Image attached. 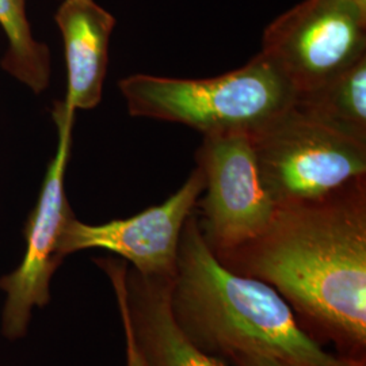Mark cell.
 <instances>
[{
  "label": "cell",
  "instance_id": "obj_1",
  "mask_svg": "<svg viewBox=\"0 0 366 366\" xmlns=\"http://www.w3.org/2000/svg\"><path fill=\"white\" fill-rule=\"evenodd\" d=\"M217 259L270 285L314 340L365 362L366 177L327 196L278 204L261 236Z\"/></svg>",
  "mask_w": 366,
  "mask_h": 366
},
{
  "label": "cell",
  "instance_id": "obj_2",
  "mask_svg": "<svg viewBox=\"0 0 366 366\" xmlns=\"http://www.w3.org/2000/svg\"><path fill=\"white\" fill-rule=\"evenodd\" d=\"M170 308L183 334L219 358L261 354L297 366H365L326 352L270 285L227 269L205 242L194 212L179 240Z\"/></svg>",
  "mask_w": 366,
  "mask_h": 366
},
{
  "label": "cell",
  "instance_id": "obj_3",
  "mask_svg": "<svg viewBox=\"0 0 366 366\" xmlns=\"http://www.w3.org/2000/svg\"><path fill=\"white\" fill-rule=\"evenodd\" d=\"M118 89L132 117L181 124L202 136L252 133L288 110L296 92L261 52L219 76L169 78L134 74Z\"/></svg>",
  "mask_w": 366,
  "mask_h": 366
},
{
  "label": "cell",
  "instance_id": "obj_4",
  "mask_svg": "<svg viewBox=\"0 0 366 366\" xmlns=\"http://www.w3.org/2000/svg\"><path fill=\"white\" fill-rule=\"evenodd\" d=\"M249 139L277 204L327 196L366 177V145L295 105L249 133Z\"/></svg>",
  "mask_w": 366,
  "mask_h": 366
},
{
  "label": "cell",
  "instance_id": "obj_5",
  "mask_svg": "<svg viewBox=\"0 0 366 366\" xmlns=\"http://www.w3.org/2000/svg\"><path fill=\"white\" fill-rule=\"evenodd\" d=\"M196 160L205 177L197 220L210 249L222 257L261 236L278 204L262 178L249 133L204 136Z\"/></svg>",
  "mask_w": 366,
  "mask_h": 366
},
{
  "label": "cell",
  "instance_id": "obj_6",
  "mask_svg": "<svg viewBox=\"0 0 366 366\" xmlns=\"http://www.w3.org/2000/svg\"><path fill=\"white\" fill-rule=\"evenodd\" d=\"M52 116L57 148L24 229L26 249L18 267L0 278V290L6 295L1 334L10 340L25 337L33 311L44 308L51 300V281L63 262L59 242L66 222L75 216L66 198V174L76 113L69 112L63 101H57Z\"/></svg>",
  "mask_w": 366,
  "mask_h": 366
},
{
  "label": "cell",
  "instance_id": "obj_7",
  "mask_svg": "<svg viewBox=\"0 0 366 366\" xmlns=\"http://www.w3.org/2000/svg\"><path fill=\"white\" fill-rule=\"evenodd\" d=\"M264 54L300 95L366 54V14L346 0H302L262 34Z\"/></svg>",
  "mask_w": 366,
  "mask_h": 366
},
{
  "label": "cell",
  "instance_id": "obj_8",
  "mask_svg": "<svg viewBox=\"0 0 366 366\" xmlns=\"http://www.w3.org/2000/svg\"><path fill=\"white\" fill-rule=\"evenodd\" d=\"M204 189L205 177L197 166L164 202L132 217L87 224L72 216L60 237L59 254L64 259L83 249H105L132 263L137 274L172 281L183 227L196 209Z\"/></svg>",
  "mask_w": 366,
  "mask_h": 366
},
{
  "label": "cell",
  "instance_id": "obj_9",
  "mask_svg": "<svg viewBox=\"0 0 366 366\" xmlns=\"http://www.w3.org/2000/svg\"><path fill=\"white\" fill-rule=\"evenodd\" d=\"M95 262L109 277L116 299L125 307L145 366H228L219 357L198 349L174 320L170 308L174 280L129 273L127 262L119 259Z\"/></svg>",
  "mask_w": 366,
  "mask_h": 366
},
{
  "label": "cell",
  "instance_id": "obj_10",
  "mask_svg": "<svg viewBox=\"0 0 366 366\" xmlns=\"http://www.w3.org/2000/svg\"><path fill=\"white\" fill-rule=\"evenodd\" d=\"M54 22L61 34L66 59L63 104L74 113L92 110L102 101L109 46L117 21L95 0H61Z\"/></svg>",
  "mask_w": 366,
  "mask_h": 366
},
{
  "label": "cell",
  "instance_id": "obj_11",
  "mask_svg": "<svg viewBox=\"0 0 366 366\" xmlns=\"http://www.w3.org/2000/svg\"><path fill=\"white\" fill-rule=\"evenodd\" d=\"M293 105L366 145V54L320 86L296 95Z\"/></svg>",
  "mask_w": 366,
  "mask_h": 366
},
{
  "label": "cell",
  "instance_id": "obj_12",
  "mask_svg": "<svg viewBox=\"0 0 366 366\" xmlns=\"http://www.w3.org/2000/svg\"><path fill=\"white\" fill-rule=\"evenodd\" d=\"M26 1L0 0V27L7 39L0 66L34 94H41L51 81V52L48 45L33 34Z\"/></svg>",
  "mask_w": 366,
  "mask_h": 366
},
{
  "label": "cell",
  "instance_id": "obj_13",
  "mask_svg": "<svg viewBox=\"0 0 366 366\" xmlns=\"http://www.w3.org/2000/svg\"><path fill=\"white\" fill-rule=\"evenodd\" d=\"M118 310L121 315V322H122V328H124V337H125V349H127V366H145L144 361L140 355V352L137 349L136 340L132 332L131 323L128 319V315L125 311L124 304L117 299Z\"/></svg>",
  "mask_w": 366,
  "mask_h": 366
},
{
  "label": "cell",
  "instance_id": "obj_14",
  "mask_svg": "<svg viewBox=\"0 0 366 366\" xmlns=\"http://www.w3.org/2000/svg\"><path fill=\"white\" fill-rule=\"evenodd\" d=\"M229 360L235 366H297L261 354H234L229 357Z\"/></svg>",
  "mask_w": 366,
  "mask_h": 366
},
{
  "label": "cell",
  "instance_id": "obj_15",
  "mask_svg": "<svg viewBox=\"0 0 366 366\" xmlns=\"http://www.w3.org/2000/svg\"><path fill=\"white\" fill-rule=\"evenodd\" d=\"M350 4H353L354 7H357L360 11L366 14V0H346Z\"/></svg>",
  "mask_w": 366,
  "mask_h": 366
}]
</instances>
